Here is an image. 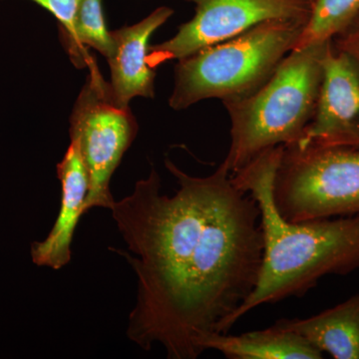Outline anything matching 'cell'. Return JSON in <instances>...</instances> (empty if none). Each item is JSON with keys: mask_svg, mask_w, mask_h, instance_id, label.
<instances>
[{"mask_svg": "<svg viewBox=\"0 0 359 359\" xmlns=\"http://www.w3.org/2000/svg\"><path fill=\"white\" fill-rule=\"evenodd\" d=\"M179 189L161 193L153 168L111 212L138 278L127 335L144 351L159 344L170 359H195V340L228 334L231 316L256 287L263 264L261 211L222 163L214 173L191 176L169 158Z\"/></svg>", "mask_w": 359, "mask_h": 359, "instance_id": "cell-1", "label": "cell"}, {"mask_svg": "<svg viewBox=\"0 0 359 359\" xmlns=\"http://www.w3.org/2000/svg\"><path fill=\"white\" fill-rule=\"evenodd\" d=\"M283 147L264 151L231 176L259 205L264 255L256 287L231 316L229 330L262 304L302 297L323 276L359 269V215L299 223L280 216L273 188Z\"/></svg>", "mask_w": 359, "mask_h": 359, "instance_id": "cell-2", "label": "cell"}, {"mask_svg": "<svg viewBox=\"0 0 359 359\" xmlns=\"http://www.w3.org/2000/svg\"><path fill=\"white\" fill-rule=\"evenodd\" d=\"M332 43V39L292 49L252 95L223 101L231 120L223 164L231 176L264 151L301 139L316 112Z\"/></svg>", "mask_w": 359, "mask_h": 359, "instance_id": "cell-3", "label": "cell"}, {"mask_svg": "<svg viewBox=\"0 0 359 359\" xmlns=\"http://www.w3.org/2000/svg\"><path fill=\"white\" fill-rule=\"evenodd\" d=\"M308 21L273 20L180 59L169 105L183 110L205 99L252 95L294 48Z\"/></svg>", "mask_w": 359, "mask_h": 359, "instance_id": "cell-4", "label": "cell"}, {"mask_svg": "<svg viewBox=\"0 0 359 359\" xmlns=\"http://www.w3.org/2000/svg\"><path fill=\"white\" fill-rule=\"evenodd\" d=\"M273 195L294 223L359 215V149L283 146Z\"/></svg>", "mask_w": 359, "mask_h": 359, "instance_id": "cell-5", "label": "cell"}, {"mask_svg": "<svg viewBox=\"0 0 359 359\" xmlns=\"http://www.w3.org/2000/svg\"><path fill=\"white\" fill-rule=\"evenodd\" d=\"M87 67L86 83L70 117V140L76 144L88 173L84 214L93 208L112 209L111 178L138 132L131 110L116 102L93 58Z\"/></svg>", "mask_w": 359, "mask_h": 359, "instance_id": "cell-6", "label": "cell"}, {"mask_svg": "<svg viewBox=\"0 0 359 359\" xmlns=\"http://www.w3.org/2000/svg\"><path fill=\"white\" fill-rule=\"evenodd\" d=\"M193 2V20L179 27L167 41L149 47L148 65L155 69L166 61L180 60L273 20L308 21L311 2L306 0H184Z\"/></svg>", "mask_w": 359, "mask_h": 359, "instance_id": "cell-7", "label": "cell"}, {"mask_svg": "<svg viewBox=\"0 0 359 359\" xmlns=\"http://www.w3.org/2000/svg\"><path fill=\"white\" fill-rule=\"evenodd\" d=\"M295 144L359 149V70L351 56L332 43L316 112Z\"/></svg>", "mask_w": 359, "mask_h": 359, "instance_id": "cell-8", "label": "cell"}, {"mask_svg": "<svg viewBox=\"0 0 359 359\" xmlns=\"http://www.w3.org/2000/svg\"><path fill=\"white\" fill-rule=\"evenodd\" d=\"M174 14L162 6L140 22L111 32L114 49L107 59L111 71L110 87L116 102L129 107L132 98H154L155 69L147 63L149 41L153 33Z\"/></svg>", "mask_w": 359, "mask_h": 359, "instance_id": "cell-9", "label": "cell"}, {"mask_svg": "<svg viewBox=\"0 0 359 359\" xmlns=\"http://www.w3.org/2000/svg\"><path fill=\"white\" fill-rule=\"evenodd\" d=\"M61 184L60 208L50 233L41 242L32 243L33 264L52 269L65 268L72 257V243L80 218L84 214L89 192V178L76 144L70 142L65 157L57 164Z\"/></svg>", "mask_w": 359, "mask_h": 359, "instance_id": "cell-10", "label": "cell"}, {"mask_svg": "<svg viewBox=\"0 0 359 359\" xmlns=\"http://www.w3.org/2000/svg\"><path fill=\"white\" fill-rule=\"evenodd\" d=\"M273 327L294 332L335 359H359V294L308 318H280Z\"/></svg>", "mask_w": 359, "mask_h": 359, "instance_id": "cell-11", "label": "cell"}, {"mask_svg": "<svg viewBox=\"0 0 359 359\" xmlns=\"http://www.w3.org/2000/svg\"><path fill=\"white\" fill-rule=\"evenodd\" d=\"M200 355L212 349L230 359H320L323 353L294 332L269 327L263 330L230 335L201 334L195 340Z\"/></svg>", "mask_w": 359, "mask_h": 359, "instance_id": "cell-12", "label": "cell"}, {"mask_svg": "<svg viewBox=\"0 0 359 359\" xmlns=\"http://www.w3.org/2000/svg\"><path fill=\"white\" fill-rule=\"evenodd\" d=\"M62 43L77 67H84L91 58L88 49L93 48L109 58L114 49L112 35L106 27L101 0H81L72 28L61 34Z\"/></svg>", "mask_w": 359, "mask_h": 359, "instance_id": "cell-13", "label": "cell"}, {"mask_svg": "<svg viewBox=\"0 0 359 359\" xmlns=\"http://www.w3.org/2000/svg\"><path fill=\"white\" fill-rule=\"evenodd\" d=\"M358 13L359 0H314L311 16L294 49L332 40Z\"/></svg>", "mask_w": 359, "mask_h": 359, "instance_id": "cell-14", "label": "cell"}, {"mask_svg": "<svg viewBox=\"0 0 359 359\" xmlns=\"http://www.w3.org/2000/svg\"><path fill=\"white\" fill-rule=\"evenodd\" d=\"M53 14L60 23L61 34H66L72 28L78 6L81 0H32Z\"/></svg>", "mask_w": 359, "mask_h": 359, "instance_id": "cell-15", "label": "cell"}, {"mask_svg": "<svg viewBox=\"0 0 359 359\" xmlns=\"http://www.w3.org/2000/svg\"><path fill=\"white\" fill-rule=\"evenodd\" d=\"M337 50L351 56L359 70V13L332 39Z\"/></svg>", "mask_w": 359, "mask_h": 359, "instance_id": "cell-16", "label": "cell"}, {"mask_svg": "<svg viewBox=\"0 0 359 359\" xmlns=\"http://www.w3.org/2000/svg\"><path fill=\"white\" fill-rule=\"evenodd\" d=\"M306 1L311 2V4H313V2L314 1V0H306Z\"/></svg>", "mask_w": 359, "mask_h": 359, "instance_id": "cell-17", "label": "cell"}]
</instances>
